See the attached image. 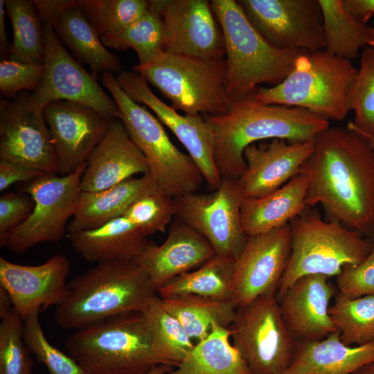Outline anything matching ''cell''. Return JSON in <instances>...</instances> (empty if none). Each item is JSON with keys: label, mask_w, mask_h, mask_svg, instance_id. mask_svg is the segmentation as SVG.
<instances>
[{"label": "cell", "mask_w": 374, "mask_h": 374, "mask_svg": "<svg viewBox=\"0 0 374 374\" xmlns=\"http://www.w3.org/2000/svg\"><path fill=\"white\" fill-rule=\"evenodd\" d=\"M165 30L164 51L206 60L225 58L223 33L208 0H148Z\"/></svg>", "instance_id": "16"}, {"label": "cell", "mask_w": 374, "mask_h": 374, "mask_svg": "<svg viewBox=\"0 0 374 374\" xmlns=\"http://www.w3.org/2000/svg\"><path fill=\"white\" fill-rule=\"evenodd\" d=\"M103 44L115 48L118 36L148 9L146 0H79Z\"/></svg>", "instance_id": "36"}, {"label": "cell", "mask_w": 374, "mask_h": 374, "mask_svg": "<svg viewBox=\"0 0 374 374\" xmlns=\"http://www.w3.org/2000/svg\"><path fill=\"white\" fill-rule=\"evenodd\" d=\"M13 304L8 292L0 285V317H5L12 309Z\"/></svg>", "instance_id": "49"}, {"label": "cell", "mask_w": 374, "mask_h": 374, "mask_svg": "<svg viewBox=\"0 0 374 374\" xmlns=\"http://www.w3.org/2000/svg\"><path fill=\"white\" fill-rule=\"evenodd\" d=\"M149 328L154 351L163 364L178 366L195 344L181 323L154 296L142 311Z\"/></svg>", "instance_id": "35"}, {"label": "cell", "mask_w": 374, "mask_h": 374, "mask_svg": "<svg viewBox=\"0 0 374 374\" xmlns=\"http://www.w3.org/2000/svg\"><path fill=\"white\" fill-rule=\"evenodd\" d=\"M289 224L290 256L277 299L299 278L311 274L337 276L344 266L364 260L374 247L370 238L323 219L313 207L307 206Z\"/></svg>", "instance_id": "7"}, {"label": "cell", "mask_w": 374, "mask_h": 374, "mask_svg": "<svg viewBox=\"0 0 374 374\" xmlns=\"http://www.w3.org/2000/svg\"><path fill=\"white\" fill-rule=\"evenodd\" d=\"M161 299L163 308L181 323L192 340L197 342L209 335L214 323L229 328L237 310L232 301L195 294Z\"/></svg>", "instance_id": "31"}, {"label": "cell", "mask_w": 374, "mask_h": 374, "mask_svg": "<svg viewBox=\"0 0 374 374\" xmlns=\"http://www.w3.org/2000/svg\"><path fill=\"white\" fill-rule=\"evenodd\" d=\"M165 30L161 15L149 8L136 21L117 37L115 49L133 48L139 57V64L153 62L164 51Z\"/></svg>", "instance_id": "39"}, {"label": "cell", "mask_w": 374, "mask_h": 374, "mask_svg": "<svg viewBox=\"0 0 374 374\" xmlns=\"http://www.w3.org/2000/svg\"><path fill=\"white\" fill-rule=\"evenodd\" d=\"M335 294L329 277L311 274L296 280L278 299L294 339L319 341L337 331L329 314Z\"/></svg>", "instance_id": "23"}, {"label": "cell", "mask_w": 374, "mask_h": 374, "mask_svg": "<svg viewBox=\"0 0 374 374\" xmlns=\"http://www.w3.org/2000/svg\"><path fill=\"white\" fill-rule=\"evenodd\" d=\"M225 44L224 89L231 101L253 94L259 85L274 87L291 72L307 52L282 50L267 42L253 27L235 0H212Z\"/></svg>", "instance_id": "4"}, {"label": "cell", "mask_w": 374, "mask_h": 374, "mask_svg": "<svg viewBox=\"0 0 374 374\" xmlns=\"http://www.w3.org/2000/svg\"><path fill=\"white\" fill-rule=\"evenodd\" d=\"M374 48V28L371 27L369 46Z\"/></svg>", "instance_id": "53"}, {"label": "cell", "mask_w": 374, "mask_h": 374, "mask_svg": "<svg viewBox=\"0 0 374 374\" xmlns=\"http://www.w3.org/2000/svg\"><path fill=\"white\" fill-rule=\"evenodd\" d=\"M44 174L23 164L0 159V191H4L15 183H28Z\"/></svg>", "instance_id": "46"}, {"label": "cell", "mask_w": 374, "mask_h": 374, "mask_svg": "<svg viewBox=\"0 0 374 374\" xmlns=\"http://www.w3.org/2000/svg\"><path fill=\"white\" fill-rule=\"evenodd\" d=\"M357 73L351 61L324 49L305 52L280 83L259 87L253 96L262 104L300 107L339 121L351 111L349 93Z\"/></svg>", "instance_id": "6"}, {"label": "cell", "mask_w": 374, "mask_h": 374, "mask_svg": "<svg viewBox=\"0 0 374 374\" xmlns=\"http://www.w3.org/2000/svg\"><path fill=\"white\" fill-rule=\"evenodd\" d=\"M345 10L356 20L366 24L374 15V0H341Z\"/></svg>", "instance_id": "47"}, {"label": "cell", "mask_w": 374, "mask_h": 374, "mask_svg": "<svg viewBox=\"0 0 374 374\" xmlns=\"http://www.w3.org/2000/svg\"><path fill=\"white\" fill-rule=\"evenodd\" d=\"M329 314L346 345L374 341V296L348 298L337 294Z\"/></svg>", "instance_id": "37"}, {"label": "cell", "mask_w": 374, "mask_h": 374, "mask_svg": "<svg viewBox=\"0 0 374 374\" xmlns=\"http://www.w3.org/2000/svg\"><path fill=\"white\" fill-rule=\"evenodd\" d=\"M230 338L229 328L214 323L209 335L197 342L184 361L166 374H251Z\"/></svg>", "instance_id": "30"}, {"label": "cell", "mask_w": 374, "mask_h": 374, "mask_svg": "<svg viewBox=\"0 0 374 374\" xmlns=\"http://www.w3.org/2000/svg\"><path fill=\"white\" fill-rule=\"evenodd\" d=\"M101 80L118 106V119L145 156L157 189L173 199L197 192L204 181L201 172L192 158L172 143L161 121L132 100L112 73H103Z\"/></svg>", "instance_id": "8"}, {"label": "cell", "mask_w": 374, "mask_h": 374, "mask_svg": "<svg viewBox=\"0 0 374 374\" xmlns=\"http://www.w3.org/2000/svg\"><path fill=\"white\" fill-rule=\"evenodd\" d=\"M175 214L174 199L156 190L135 200L123 217L148 236L164 232Z\"/></svg>", "instance_id": "42"}, {"label": "cell", "mask_w": 374, "mask_h": 374, "mask_svg": "<svg viewBox=\"0 0 374 374\" xmlns=\"http://www.w3.org/2000/svg\"><path fill=\"white\" fill-rule=\"evenodd\" d=\"M353 374H374V362L366 364Z\"/></svg>", "instance_id": "51"}, {"label": "cell", "mask_w": 374, "mask_h": 374, "mask_svg": "<svg viewBox=\"0 0 374 374\" xmlns=\"http://www.w3.org/2000/svg\"><path fill=\"white\" fill-rule=\"evenodd\" d=\"M235 260L215 254L195 270L181 274L157 291L161 299L195 294L233 301Z\"/></svg>", "instance_id": "32"}, {"label": "cell", "mask_w": 374, "mask_h": 374, "mask_svg": "<svg viewBox=\"0 0 374 374\" xmlns=\"http://www.w3.org/2000/svg\"><path fill=\"white\" fill-rule=\"evenodd\" d=\"M150 173L148 161L123 122L111 121L105 136L91 153L81 179L82 192H98L138 174Z\"/></svg>", "instance_id": "24"}, {"label": "cell", "mask_w": 374, "mask_h": 374, "mask_svg": "<svg viewBox=\"0 0 374 374\" xmlns=\"http://www.w3.org/2000/svg\"><path fill=\"white\" fill-rule=\"evenodd\" d=\"M336 284L338 294L348 298L374 296V247L361 262L344 266Z\"/></svg>", "instance_id": "44"}, {"label": "cell", "mask_w": 374, "mask_h": 374, "mask_svg": "<svg viewBox=\"0 0 374 374\" xmlns=\"http://www.w3.org/2000/svg\"><path fill=\"white\" fill-rule=\"evenodd\" d=\"M85 167L67 175L45 173L25 183L21 192L31 197L33 209L22 224L0 239L1 247L22 253L38 244L61 240L82 193Z\"/></svg>", "instance_id": "11"}, {"label": "cell", "mask_w": 374, "mask_h": 374, "mask_svg": "<svg viewBox=\"0 0 374 374\" xmlns=\"http://www.w3.org/2000/svg\"><path fill=\"white\" fill-rule=\"evenodd\" d=\"M360 136L362 137L364 140H366L374 148V138L366 135H362ZM371 240L374 242V236L373 237Z\"/></svg>", "instance_id": "52"}, {"label": "cell", "mask_w": 374, "mask_h": 374, "mask_svg": "<svg viewBox=\"0 0 374 374\" xmlns=\"http://www.w3.org/2000/svg\"><path fill=\"white\" fill-rule=\"evenodd\" d=\"M253 93L231 101L222 114L204 118L212 132L214 160L222 177L242 176L246 169L244 150L251 144L274 139L314 141L330 126L328 120L308 109L262 104Z\"/></svg>", "instance_id": "2"}, {"label": "cell", "mask_w": 374, "mask_h": 374, "mask_svg": "<svg viewBox=\"0 0 374 374\" xmlns=\"http://www.w3.org/2000/svg\"><path fill=\"white\" fill-rule=\"evenodd\" d=\"M156 190L149 173L131 177L101 191L82 192L67 231L72 233L98 228L122 217L135 200Z\"/></svg>", "instance_id": "29"}, {"label": "cell", "mask_w": 374, "mask_h": 374, "mask_svg": "<svg viewBox=\"0 0 374 374\" xmlns=\"http://www.w3.org/2000/svg\"><path fill=\"white\" fill-rule=\"evenodd\" d=\"M42 20L48 24L57 37L75 56L89 66L92 75L118 73L122 64L119 58L103 44L75 0H35Z\"/></svg>", "instance_id": "22"}, {"label": "cell", "mask_w": 374, "mask_h": 374, "mask_svg": "<svg viewBox=\"0 0 374 374\" xmlns=\"http://www.w3.org/2000/svg\"><path fill=\"white\" fill-rule=\"evenodd\" d=\"M34 207L31 197L23 192H9L0 196V239L22 224Z\"/></svg>", "instance_id": "45"}, {"label": "cell", "mask_w": 374, "mask_h": 374, "mask_svg": "<svg viewBox=\"0 0 374 374\" xmlns=\"http://www.w3.org/2000/svg\"><path fill=\"white\" fill-rule=\"evenodd\" d=\"M308 184L307 175L300 172L269 195L244 198L240 219L245 234H262L289 224L307 207Z\"/></svg>", "instance_id": "27"}, {"label": "cell", "mask_w": 374, "mask_h": 374, "mask_svg": "<svg viewBox=\"0 0 374 374\" xmlns=\"http://www.w3.org/2000/svg\"><path fill=\"white\" fill-rule=\"evenodd\" d=\"M244 198L239 179L222 177L219 187L208 194L174 198L175 216L206 239L216 255L235 260L247 239L240 219Z\"/></svg>", "instance_id": "12"}, {"label": "cell", "mask_w": 374, "mask_h": 374, "mask_svg": "<svg viewBox=\"0 0 374 374\" xmlns=\"http://www.w3.org/2000/svg\"><path fill=\"white\" fill-rule=\"evenodd\" d=\"M24 320L13 308L0 324V374H33L30 350L23 337Z\"/></svg>", "instance_id": "41"}, {"label": "cell", "mask_w": 374, "mask_h": 374, "mask_svg": "<svg viewBox=\"0 0 374 374\" xmlns=\"http://www.w3.org/2000/svg\"><path fill=\"white\" fill-rule=\"evenodd\" d=\"M5 0H0V51L3 58H8L10 44L8 41L5 26Z\"/></svg>", "instance_id": "48"}, {"label": "cell", "mask_w": 374, "mask_h": 374, "mask_svg": "<svg viewBox=\"0 0 374 374\" xmlns=\"http://www.w3.org/2000/svg\"><path fill=\"white\" fill-rule=\"evenodd\" d=\"M66 300L56 307L55 321L78 330L103 320L142 312L157 292L134 261H107L69 282Z\"/></svg>", "instance_id": "3"}, {"label": "cell", "mask_w": 374, "mask_h": 374, "mask_svg": "<svg viewBox=\"0 0 374 374\" xmlns=\"http://www.w3.org/2000/svg\"><path fill=\"white\" fill-rule=\"evenodd\" d=\"M39 309L24 319L23 337L25 344L48 374H89L70 355L55 348L47 340L39 321Z\"/></svg>", "instance_id": "40"}, {"label": "cell", "mask_w": 374, "mask_h": 374, "mask_svg": "<svg viewBox=\"0 0 374 374\" xmlns=\"http://www.w3.org/2000/svg\"><path fill=\"white\" fill-rule=\"evenodd\" d=\"M69 233L74 251L91 262L133 261L150 244L148 236L123 216L94 229Z\"/></svg>", "instance_id": "28"}, {"label": "cell", "mask_w": 374, "mask_h": 374, "mask_svg": "<svg viewBox=\"0 0 374 374\" xmlns=\"http://www.w3.org/2000/svg\"><path fill=\"white\" fill-rule=\"evenodd\" d=\"M13 32L8 60L24 64H43V21L34 1L5 0Z\"/></svg>", "instance_id": "34"}, {"label": "cell", "mask_w": 374, "mask_h": 374, "mask_svg": "<svg viewBox=\"0 0 374 374\" xmlns=\"http://www.w3.org/2000/svg\"><path fill=\"white\" fill-rule=\"evenodd\" d=\"M321 8L324 50L337 57L351 60L360 49L369 46L371 27L353 18L341 0H318Z\"/></svg>", "instance_id": "33"}, {"label": "cell", "mask_w": 374, "mask_h": 374, "mask_svg": "<svg viewBox=\"0 0 374 374\" xmlns=\"http://www.w3.org/2000/svg\"><path fill=\"white\" fill-rule=\"evenodd\" d=\"M124 92L134 102L142 103L177 137L201 172L208 189H217L222 177L214 160V141L211 128L201 115H181L150 89L146 80L134 71H121L116 77Z\"/></svg>", "instance_id": "17"}, {"label": "cell", "mask_w": 374, "mask_h": 374, "mask_svg": "<svg viewBox=\"0 0 374 374\" xmlns=\"http://www.w3.org/2000/svg\"><path fill=\"white\" fill-rule=\"evenodd\" d=\"M70 262L55 254L39 265H24L0 257V285L9 293L14 309L23 320L34 310L57 307L69 292Z\"/></svg>", "instance_id": "20"}, {"label": "cell", "mask_w": 374, "mask_h": 374, "mask_svg": "<svg viewBox=\"0 0 374 374\" xmlns=\"http://www.w3.org/2000/svg\"><path fill=\"white\" fill-rule=\"evenodd\" d=\"M314 150V141L289 142L274 139L248 145L246 169L239 178L244 197L269 195L300 173Z\"/></svg>", "instance_id": "21"}, {"label": "cell", "mask_w": 374, "mask_h": 374, "mask_svg": "<svg viewBox=\"0 0 374 374\" xmlns=\"http://www.w3.org/2000/svg\"><path fill=\"white\" fill-rule=\"evenodd\" d=\"M58 165V174L67 175L86 164L105 136L112 120L84 105L57 100L44 109Z\"/></svg>", "instance_id": "19"}, {"label": "cell", "mask_w": 374, "mask_h": 374, "mask_svg": "<svg viewBox=\"0 0 374 374\" xmlns=\"http://www.w3.org/2000/svg\"><path fill=\"white\" fill-rule=\"evenodd\" d=\"M354 119L347 127L359 136L374 138V48L364 47L360 66L349 93Z\"/></svg>", "instance_id": "38"}, {"label": "cell", "mask_w": 374, "mask_h": 374, "mask_svg": "<svg viewBox=\"0 0 374 374\" xmlns=\"http://www.w3.org/2000/svg\"><path fill=\"white\" fill-rule=\"evenodd\" d=\"M43 64H24L8 59L0 62L1 96L12 99L22 91L35 92L43 77Z\"/></svg>", "instance_id": "43"}, {"label": "cell", "mask_w": 374, "mask_h": 374, "mask_svg": "<svg viewBox=\"0 0 374 374\" xmlns=\"http://www.w3.org/2000/svg\"><path fill=\"white\" fill-rule=\"evenodd\" d=\"M253 27L272 46L307 52L324 49L318 0H238Z\"/></svg>", "instance_id": "14"}, {"label": "cell", "mask_w": 374, "mask_h": 374, "mask_svg": "<svg viewBox=\"0 0 374 374\" xmlns=\"http://www.w3.org/2000/svg\"><path fill=\"white\" fill-rule=\"evenodd\" d=\"M280 374H290V373H289L288 372H287V371H285V372H283V373H280Z\"/></svg>", "instance_id": "54"}, {"label": "cell", "mask_w": 374, "mask_h": 374, "mask_svg": "<svg viewBox=\"0 0 374 374\" xmlns=\"http://www.w3.org/2000/svg\"><path fill=\"white\" fill-rule=\"evenodd\" d=\"M64 347L89 374H148L163 364L142 312L76 330L65 340Z\"/></svg>", "instance_id": "5"}, {"label": "cell", "mask_w": 374, "mask_h": 374, "mask_svg": "<svg viewBox=\"0 0 374 374\" xmlns=\"http://www.w3.org/2000/svg\"><path fill=\"white\" fill-rule=\"evenodd\" d=\"M229 330L232 344L251 374H280L290 367L296 344L282 316L276 293L237 308Z\"/></svg>", "instance_id": "10"}, {"label": "cell", "mask_w": 374, "mask_h": 374, "mask_svg": "<svg viewBox=\"0 0 374 374\" xmlns=\"http://www.w3.org/2000/svg\"><path fill=\"white\" fill-rule=\"evenodd\" d=\"M300 172L308 177V207L321 205L327 220L374 236V148L347 127H331L314 141Z\"/></svg>", "instance_id": "1"}, {"label": "cell", "mask_w": 374, "mask_h": 374, "mask_svg": "<svg viewBox=\"0 0 374 374\" xmlns=\"http://www.w3.org/2000/svg\"><path fill=\"white\" fill-rule=\"evenodd\" d=\"M215 254L206 239L177 220L162 244L150 243L133 261L148 276L157 292L176 276L199 267Z\"/></svg>", "instance_id": "25"}, {"label": "cell", "mask_w": 374, "mask_h": 374, "mask_svg": "<svg viewBox=\"0 0 374 374\" xmlns=\"http://www.w3.org/2000/svg\"><path fill=\"white\" fill-rule=\"evenodd\" d=\"M374 362V341L348 346L336 331L319 341L296 344L290 374H353Z\"/></svg>", "instance_id": "26"}, {"label": "cell", "mask_w": 374, "mask_h": 374, "mask_svg": "<svg viewBox=\"0 0 374 374\" xmlns=\"http://www.w3.org/2000/svg\"><path fill=\"white\" fill-rule=\"evenodd\" d=\"M172 367L169 365H159L152 368L148 374H166L168 371L172 370Z\"/></svg>", "instance_id": "50"}, {"label": "cell", "mask_w": 374, "mask_h": 374, "mask_svg": "<svg viewBox=\"0 0 374 374\" xmlns=\"http://www.w3.org/2000/svg\"><path fill=\"white\" fill-rule=\"evenodd\" d=\"M0 159L58 174V165L44 109L32 93L0 100Z\"/></svg>", "instance_id": "15"}, {"label": "cell", "mask_w": 374, "mask_h": 374, "mask_svg": "<svg viewBox=\"0 0 374 374\" xmlns=\"http://www.w3.org/2000/svg\"><path fill=\"white\" fill-rule=\"evenodd\" d=\"M44 73L38 89L32 93L43 109L57 100H69L88 106L110 119H118L119 111L96 80L64 47L53 29L43 21Z\"/></svg>", "instance_id": "13"}, {"label": "cell", "mask_w": 374, "mask_h": 374, "mask_svg": "<svg viewBox=\"0 0 374 374\" xmlns=\"http://www.w3.org/2000/svg\"><path fill=\"white\" fill-rule=\"evenodd\" d=\"M134 71L185 114H222L231 103L224 89L225 58L206 60L164 51L151 63L134 66Z\"/></svg>", "instance_id": "9"}, {"label": "cell", "mask_w": 374, "mask_h": 374, "mask_svg": "<svg viewBox=\"0 0 374 374\" xmlns=\"http://www.w3.org/2000/svg\"><path fill=\"white\" fill-rule=\"evenodd\" d=\"M290 251L289 224L265 233L247 236L234 263L233 302L237 308L262 295L276 294Z\"/></svg>", "instance_id": "18"}]
</instances>
